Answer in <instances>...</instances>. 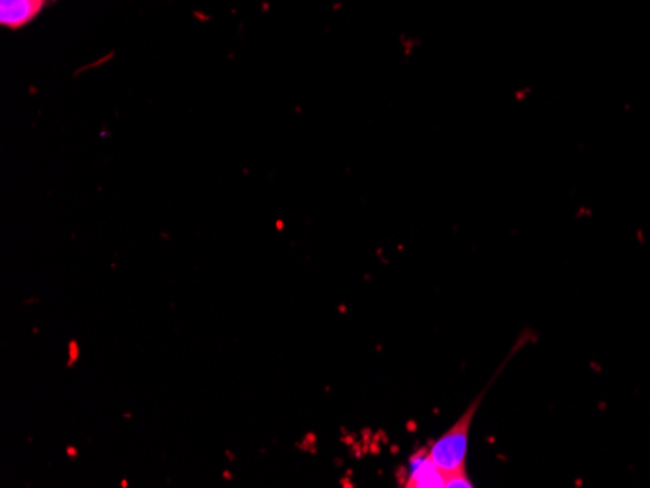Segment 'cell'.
Instances as JSON below:
<instances>
[{
  "label": "cell",
  "instance_id": "4",
  "mask_svg": "<svg viewBox=\"0 0 650 488\" xmlns=\"http://www.w3.org/2000/svg\"><path fill=\"white\" fill-rule=\"evenodd\" d=\"M16 2H22V0H0V9H9V7L16 4Z\"/></svg>",
  "mask_w": 650,
  "mask_h": 488
},
{
  "label": "cell",
  "instance_id": "1",
  "mask_svg": "<svg viewBox=\"0 0 650 488\" xmlns=\"http://www.w3.org/2000/svg\"><path fill=\"white\" fill-rule=\"evenodd\" d=\"M524 341H526V333H524V337H522L521 341L514 345L511 354L504 359L501 368L497 370V374L489 379V384L485 386V389H482V393L475 397L474 401L470 403V406L465 409L464 415L460 416V418L452 424V428H450L448 433L442 434L437 442L428 448V458L433 460V463L437 465L438 470L447 475L448 479H450V477H458V475H467V473H465V455H467L470 428H472V423H474L475 413L479 411V406L484 403L489 387H491L492 384L497 381V378L501 376L502 370H504V366L511 362L512 356L522 349Z\"/></svg>",
  "mask_w": 650,
  "mask_h": 488
},
{
  "label": "cell",
  "instance_id": "2",
  "mask_svg": "<svg viewBox=\"0 0 650 488\" xmlns=\"http://www.w3.org/2000/svg\"><path fill=\"white\" fill-rule=\"evenodd\" d=\"M447 475L428 458L427 450H421L409 460L408 470L401 477V487L442 488L447 487Z\"/></svg>",
  "mask_w": 650,
  "mask_h": 488
},
{
  "label": "cell",
  "instance_id": "3",
  "mask_svg": "<svg viewBox=\"0 0 650 488\" xmlns=\"http://www.w3.org/2000/svg\"><path fill=\"white\" fill-rule=\"evenodd\" d=\"M46 0H22L12 4L9 9H0V22L7 28H22L29 20L38 14Z\"/></svg>",
  "mask_w": 650,
  "mask_h": 488
}]
</instances>
